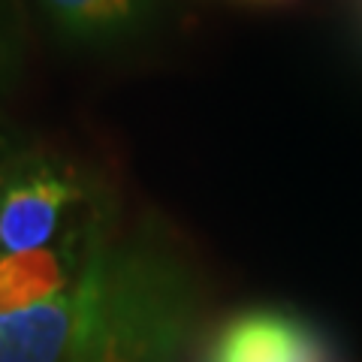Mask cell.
Masks as SVG:
<instances>
[{"label": "cell", "mask_w": 362, "mask_h": 362, "mask_svg": "<svg viewBox=\"0 0 362 362\" xmlns=\"http://www.w3.org/2000/svg\"><path fill=\"white\" fill-rule=\"evenodd\" d=\"M209 362H332V350L302 317L254 308L235 314L218 332Z\"/></svg>", "instance_id": "cell-3"}, {"label": "cell", "mask_w": 362, "mask_h": 362, "mask_svg": "<svg viewBox=\"0 0 362 362\" xmlns=\"http://www.w3.org/2000/svg\"><path fill=\"white\" fill-rule=\"evenodd\" d=\"M58 25L82 40H112L136 30L154 0H42Z\"/></svg>", "instance_id": "cell-4"}, {"label": "cell", "mask_w": 362, "mask_h": 362, "mask_svg": "<svg viewBox=\"0 0 362 362\" xmlns=\"http://www.w3.org/2000/svg\"><path fill=\"white\" fill-rule=\"evenodd\" d=\"M190 314L175 259L94 245L64 293L0 314V362H169Z\"/></svg>", "instance_id": "cell-1"}, {"label": "cell", "mask_w": 362, "mask_h": 362, "mask_svg": "<svg viewBox=\"0 0 362 362\" xmlns=\"http://www.w3.org/2000/svg\"><path fill=\"white\" fill-rule=\"evenodd\" d=\"M82 185L45 160H18L0 173V257L40 251L58 233Z\"/></svg>", "instance_id": "cell-2"}]
</instances>
